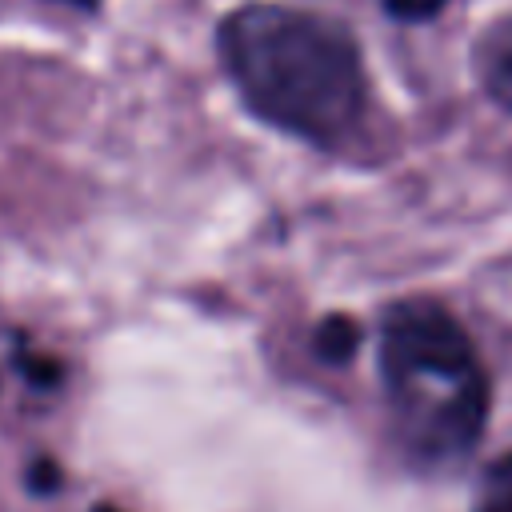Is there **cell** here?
Masks as SVG:
<instances>
[{"mask_svg":"<svg viewBox=\"0 0 512 512\" xmlns=\"http://www.w3.org/2000/svg\"><path fill=\"white\" fill-rule=\"evenodd\" d=\"M216 56L244 100L268 128L340 152L368 120L364 52L348 24L276 0H248L220 16Z\"/></svg>","mask_w":512,"mask_h":512,"instance_id":"6da1fadb","label":"cell"},{"mask_svg":"<svg viewBox=\"0 0 512 512\" xmlns=\"http://www.w3.org/2000/svg\"><path fill=\"white\" fill-rule=\"evenodd\" d=\"M380 380L412 456L440 464L472 452L488 420V372L440 300L404 296L384 308Z\"/></svg>","mask_w":512,"mask_h":512,"instance_id":"7a4b0ae2","label":"cell"},{"mask_svg":"<svg viewBox=\"0 0 512 512\" xmlns=\"http://www.w3.org/2000/svg\"><path fill=\"white\" fill-rule=\"evenodd\" d=\"M472 68L488 100L512 116V16L484 24V32L472 44Z\"/></svg>","mask_w":512,"mask_h":512,"instance_id":"3957f363","label":"cell"},{"mask_svg":"<svg viewBox=\"0 0 512 512\" xmlns=\"http://www.w3.org/2000/svg\"><path fill=\"white\" fill-rule=\"evenodd\" d=\"M360 324L352 320V316H344V312H332V316H324L320 324H316V332H312V352L324 360V364H348L352 356H356V348H360Z\"/></svg>","mask_w":512,"mask_h":512,"instance_id":"277c9868","label":"cell"},{"mask_svg":"<svg viewBox=\"0 0 512 512\" xmlns=\"http://www.w3.org/2000/svg\"><path fill=\"white\" fill-rule=\"evenodd\" d=\"M476 512H512V452L484 472L476 492Z\"/></svg>","mask_w":512,"mask_h":512,"instance_id":"5b68a950","label":"cell"},{"mask_svg":"<svg viewBox=\"0 0 512 512\" xmlns=\"http://www.w3.org/2000/svg\"><path fill=\"white\" fill-rule=\"evenodd\" d=\"M448 0H384V12L392 20H404V24H424L432 16H440Z\"/></svg>","mask_w":512,"mask_h":512,"instance_id":"8992f818","label":"cell"},{"mask_svg":"<svg viewBox=\"0 0 512 512\" xmlns=\"http://www.w3.org/2000/svg\"><path fill=\"white\" fill-rule=\"evenodd\" d=\"M28 480H32L36 488H44V492H48V488H56V480H60V476H56V468H48V460H40V468H36Z\"/></svg>","mask_w":512,"mask_h":512,"instance_id":"52a82bcc","label":"cell"},{"mask_svg":"<svg viewBox=\"0 0 512 512\" xmlns=\"http://www.w3.org/2000/svg\"><path fill=\"white\" fill-rule=\"evenodd\" d=\"M68 4H80V8H100V0H68Z\"/></svg>","mask_w":512,"mask_h":512,"instance_id":"ba28073f","label":"cell"},{"mask_svg":"<svg viewBox=\"0 0 512 512\" xmlns=\"http://www.w3.org/2000/svg\"><path fill=\"white\" fill-rule=\"evenodd\" d=\"M92 512H120V508H108V504H104V508H92Z\"/></svg>","mask_w":512,"mask_h":512,"instance_id":"9c48e42d","label":"cell"}]
</instances>
